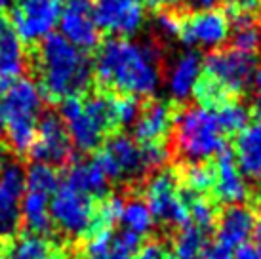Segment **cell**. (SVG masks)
<instances>
[{
    "label": "cell",
    "instance_id": "cell-25",
    "mask_svg": "<svg viewBox=\"0 0 261 259\" xmlns=\"http://www.w3.org/2000/svg\"><path fill=\"white\" fill-rule=\"evenodd\" d=\"M8 259H67V252L61 242L51 238L19 232L17 238L10 242Z\"/></svg>",
    "mask_w": 261,
    "mask_h": 259
},
{
    "label": "cell",
    "instance_id": "cell-19",
    "mask_svg": "<svg viewBox=\"0 0 261 259\" xmlns=\"http://www.w3.org/2000/svg\"><path fill=\"white\" fill-rule=\"evenodd\" d=\"M27 69V50L6 15L0 19V94Z\"/></svg>",
    "mask_w": 261,
    "mask_h": 259
},
{
    "label": "cell",
    "instance_id": "cell-47",
    "mask_svg": "<svg viewBox=\"0 0 261 259\" xmlns=\"http://www.w3.org/2000/svg\"><path fill=\"white\" fill-rule=\"evenodd\" d=\"M4 149H6V145L2 143L0 145V172H2V160H4V152L2 151H4Z\"/></svg>",
    "mask_w": 261,
    "mask_h": 259
},
{
    "label": "cell",
    "instance_id": "cell-22",
    "mask_svg": "<svg viewBox=\"0 0 261 259\" xmlns=\"http://www.w3.org/2000/svg\"><path fill=\"white\" fill-rule=\"evenodd\" d=\"M202 76V58L195 50L183 51L175 59L168 74V90L177 101L189 99L195 92L196 82Z\"/></svg>",
    "mask_w": 261,
    "mask_h": 259
},
{
    "label": "cell",
    "instance_id": "cell-41",
    "mask_svg": "<svg viewBox=\"0 0 261 259\" xmlns=\"http://www.w3.org/2000/svg\"><path fill=\"white\" fill-rule=\"evenodd\" d=\"M143 2L152 10H172V8L179 6L183 0H143Z\"/></svg>",
    "mask_w": 261,
    "mask_h": 259
},
{
    "label": "cell",
    "instance_id": "cell-37",
    "mask_svg": "<svg viewBox=\"0 0 261 259\" xmlns=\"http://www.w3.org/2000/svg\"><path fill=\"white\" fill-rule=\"evenodd\" d=\"M132 259H170V253L164 244H160L156 240H149L139 246Z\"/></svg>",
    "mask_w": 261,
    "mask_h": 259
},
{
    "label": "cell",
    "instance_id": "cell-36",
    "mask_svg": "<svg viewBox=\"0 0 261 259\" xmlns=\"http://www.w3.org/2000/svg\"><path fill=\"white\" fill-rule=\"evenodd\" d=\"M156 27L164 36H179V29H181V17L175 15L174 12L162 10L156 17Z\"/></svg>",
    "mask_w": 261,
    "mask_h": 259
},
{
    "label": "cell",
    "instance_id": "cell-21",
    "mask_svg": "<svg viewBox=\"0 0 261 259\" xmlns=\"http://www.w3.org/2000/svg\"><path fill=\"white\" fill-rule=\"evenodd\" d=\"M63 185L74 189L82 194L99 200L105 194H109V179L99 170L95 160H73L63 170Z\"/></svg>",
    "mask_w": 261,
    "mask_h": 259
},
{
    "label": "cell",
    "instance_id": "cell-18",
    "mask_svg": "<svg viewBox=\"0 0 261 259\" xmlns=\"http://www.w3.org/2000/svg\"><path fill=\"white\" fill-rule=\"evenodd\" d=\"M174 107L166 101H149L134 124V139L139 145L164 143L174 130Z\"/></svg>",
    "mask_w": 261,
    "mask_h": 259
},
{
    "label": "cell",
    "instance_id": "cell-13",
    "mask_svg": "<svg viewBox=\"0 0 261 259\" xmlns=\"http://www.w3.org/2000/svg\"><path fill=\"white\" fill-rule=\"evenodd\" d=\"M25 194V168L15 160L0 172V238L14 240L21 232V202Z\"/></svg>",
    "mask_w": 261,
    "mask_h": 259
},
{
    "label": "cell",
    "instance_id": "cell-3",
    "mask_svg": "<svg viewBox=\"0 0 261 259\" xmlns=\"http://www.w3.org/2000/svg\"><path fill=\"white\" fill-rule=\"evenodd\" d=\"M58 105V113L65 122L74 151H97L105 143V137L116 134L118 130L115 116V95L105 92L73 95Z\"/></svg>",
    "mask_w": 261,
    "mask_h": 259
},
{
    "label": "cell",
    "instance_id": "cell-24",
    "mask_svg": "<svg viewBox=\"0 0 261 259\" xmlns=\"http://www.w3.org/2000/svg\"><path fill=\"white\" fill-rule=\"evenodd\" d=\"M21 232L46 238L56 235V227L50 216V194L25 189L21 202Z\"/></svg>",
    "mask_w": 261,
    "mask_h": 259
},
{
    "label": "cell",
    "instance_id": "cell-8",
    "mask_svg": "<svg viewBox=\"0 0 261 259\" xmlns=\"http://www.w3.org/2000/svg\"><path fill=\"white\" fill-rule=\"evenodd\" d=\"M95 200L67 185H59L50 200V216L56 230L71 240L86 238L94 225Z\"/></svg>",
    "mask_w": 261,
    "mask_h": 259
},
{
    "label": "cell",
    "instance_id": "cell-43",
    "mask_svg": "<svg viewBox=\"0 0 261 259\" xmlns=\"http://www.w3.org/2000/svg\"><path fill=\"white\" fill-rule=\"evenodd\" d=\"M254 237H255V244H257L261 248V202L257 204V216H255Z\"/></svg>",
    "mask_w": 261,
    "mask_h": 259
},
{
    "label": "cell",
    "instance_id": "cell-23",
    "mask_svg": "<svg viewBox=\"0 0 261 259\" xmlns=\"http://www.w3.org/2000/svg\"><path fill=\"white\" fill-rule=\"evenodd\" d=\"M232 152L244 177L261 183V118L250 122L237 136Z\"/></svg>",
    "mask_w": 261,
    "mask_h": 259
},
{
    "label": "cell",
    "instance_id": "cell-35",
    "mask_svg": "<svg viewBox=\"0 0 261 259\" xmlns=\"http://www.w3.org/2000/svg\"><path fill=\"white\" fill-rule=\"evenodd\" d=\"M143 151V162L149 170H162L164 164L170 159V151H168L166 143H152V145H141Z\"/></svg>",
    "mask_w": 261,
    "mask_h": 259
},
{
    "label": "cell",
    "instance_id": "cell-12",
    "mask_svg": "<svg viewBox=\"0 0 261 259\" xmlns=\"http://www.w3.org/2000/svg\"><path fill=\"white\" fill-rule=\"evenodd\" d=\"M189 48L218 50L231 38V21L223 10H196L181 17V29L177 36Z\"/></svg>",
    "mask_w": 261,
    "mask_h": 259
},
{
    "label": "cell",
    "instance_id": "cell-16",
    "mask_svg": "<svg viewBox=\"0 0 261 259\" xmlns=\"http://www.w3.org/2000/svg\"><path fill=\"white\" fill-rule=\"evenodd\" d=\"M212 193L216 200L227 206H237L248 198V183L244 173L240 172L234 152L225 147L214 160V187Z\"/></svg>",
    "mask_w": 261,
    "mask_h": 259
},
{
    "label": "cell",
    "instance_id": "cell-11",
    "mask_svg": "<svg viewBox=\"0 0 261 259\" xmlns=\"http://www.w3.org/2000/svg\"><path fill=\"white\" fill-rule=\"evenodd\" d=\"M257 61L254 54L239 50H216L202 59V74L225 88L231 97L242 94L254 79Z\"/></svg>",
    "mask_w": 261,
    "mask_h": 259
},
{
    "label": "cell",
    "instance_id": "cell-4",
    "mask_svg": "<svg viewBox=\"0 0 261 259\" xmlns=\"http://www.w3.org/2000/svg\"><path fill=\"white\" fill-rule=\"evenodd\" d=\"M2 97L4 145L17 157H27L37 139L38 116L44 111V97L29 79H15Z\"/></svg>",
    "mask_w": 261,
    "mask_h": 259
},
{
    "label": "cell",
    "instance_id": "cell-34",
    "mask_svg": "<svg viewBox=\"0 0 261 259\" xmlns=\"http://www.w3.org/2000/svg\"><path fill=\"white\" fill-rule=\"evenodd\" d=\"M139 113H141V105H139L138 97H134V95H115V116L118 128L136 124Z\"/></svg>",
    "mask_w": 261,
    "mask_h": 259
},
{
    "label": "cell",
    "instance_id": "cell-5",
    "mask_svg": "<svg viewBox=\"0 0 261 259\" xmlns=\"http://www.w3.org/2000/svg\"><path fill=\"white\" fill-rule=\"evenodd\" d=\"M175 149L189 162H206L225 149V132L216 109L193 105L174 118Z\"/></svg>",
    "mask_w": 261,
    "mask_h": 259
},
{
    "label": "cell",
    "instance_id": "cell-31",
    "mask_svg": "<svg viewBox=\"0 0 261 259\" xmlns=\"http://www.w3.org/2000/svg\"><path fill=\"white\" fill-rule=\"evenodd\" d=\"M181 179L185 189L191 193L204 194L214 187V164L204 162H189L181 172Z\"/></svg>",
    "mask_w": 261,
    "mask_h": 259
},
{
    "label": "cell",
    "instance_id": "cell-15",
    "mask_svg": "<svg viewBox=\"0 0 261 259\" xmlns=\"http://www.w3.org/2000/svg\"><path fill=\"white\" fill-rule=\"evenodd\" d=\"M58 23L61 36L79 50H97L101 31L94 19V0H63Z\"/></svg>",
    "mask_w": 261,
    "mask_h": 259
},
{
    "label": "cell",
    "instance_id": "cell-9",
    "mask_svg": "<svg viewBox=\"0 0 261 259\" xmlns=\"http://www.w3.org/2000/svg\"><path fill=\"white\" fill-rule=\"evenodd\" d=\"M95 164L109 181H136L147 173L141 145L130 136L113 134L95 151Z\"/></svg>",
    "mask_w": 261,
    "mask_h": 259
},
{
    "label": "cell",
    "instance_id": "cell-6",
    "mask_svg": "<svg viewBox=\"0 0 261 259\" xmlns=\"http://www.w3.org/2000/svg\"><path fill=\"white\" fill-rule=\"evenodd\" d=\"M27 157L33 162H42L56 170H65L73 160H76L67 126L56 109L44 107L40 113L37 124V139Z\"/></svg>",
    "mask_w": 261,
    "mask_h": 259
},
{
    "label": "cell",
    "instance_id": "cell-26",
    "mask_svg": "<svg viewBox=\"0 0 261 259\" xmlns=\"http://www.w3.org/2000/svg\"><path fill=\"white\" fill-rule=\"evenodd\" d=\"M210 232L193 223L179 229L174 242V259H204V252L210 244Z\"/></svg>",
    "mask_w": 261,
    "mask_h": 259
},
{
    "label": "cell",
    "instance_id": "cell-33",
    "mask_svg": "<svg viewBox=\"0 0 261 259\" xmlns=\"http://www.w3.org/2000/svg\"><path fill=\"white\" fill-rule=\"evenodd\" d=\"M231 35L232 50L244 51V54H255L261 46V29L257 21L244 23V25H234Z\"/></svg>",
    "mask_w": 261,
    "mask_h": 259
},
{
    "label": "cell",
    "instance_id": "cell-10",
    "mask_svg": "<svg viewBox=\"0 0 261 259\" xmlns=\"http://www.w3.org/2000/svg\"><path fill=\"white\" fill-rule=\"evenodd\" d=\"M61 6V0H12L4 15L19 40L33 46L56 27Z\"/></svg>",
    "mask_w": 261,
    "mask_h": 259
},
{
    "label": "cell",
    "instance_id": "cell-17",
    "mask_svg": "<svg viewBox=\"0 0 261 259\" xmlns=\"http://www.w3.org/2000/svg\"><path fill=\"white\" fill-rule=\"evenodd\" d=\"M141 246V237L130 230H101L84 238L79 259H132Z\"/></svg>",
    "mask_w": 261,
    "mask_h": 259
},
{
    "label": "cell",
    "instance_id": "cell-20",
    "mask_svg": "<svg viewBox=\"0 0 261 259\" xmlns=\"http://www.w3.org/2000/svg\"><path fill=\"white\" fill-rule=\"evenodd\" d=\"M255 216L254 212L242 204L229 206L216 223V242L229 250H237L239 246L246 244L254 235Z\"/></svg>",
    "mask_w": 261,
    "mask_h": 259
},
{
    "label": "cell",
    "instance_id": "cell-14",
    "mask_svg": "<svg viewBox=\"0 0 261 259\" xmlns=\"http://www.w3.org/2000/svg\"><path fill=\"white\" fill-rule=\"evenodd\" d=\"M94 19L99 31L130 38L145 23L143 0H94Z\"/></svg>",
    "mask_w": 261,
    "mask_h": 259
},
{
    "label": "cell",
    "instance_id": "cell-27",
    "mask_svg": "<svg viewBox=\"0 0 261 259\" xmlns=\"http://www.w3.org/2000/svg\"><path fill=\"white\" fill-rule=\"evenodd\" d=\"M120 225L124 230H130V232L143 238L151 232L152 225H154V217H152L151 210L147 208L145 200L130 198V200H124Z\"/></svg>",
    "mask_w": 261,
    "mask_h": 259
},
{
    "label": "cell",
    "instance_id": "cell-2",
    "mask_svg": "<svg viewBox=\"0 0 261 259\" xmlns=\"http://www.w3.org/2000/svg\"><path fill=\"white\" fill-rule=\"evenodd\" d=\"M27 69L35 72L33 82L48 103L84 95L94 79L88 51L79 50L59 33H50L27 48Z\"/></svg>",
    "mask_w": 261,
    "mask_h": 259
},
{
    "label": "cell",
    "instance_id": "cell-40",
    "mask_svg": "<svg viewBox=\"0 0 261 259\" xmlns=\"http://www.w3.org/2000/svg\"><path fill=\"white\" fill-rule=\"evenodd\" d=\"M252 84H254V105L255 111L259 113L261 116V67L255 71L254 79H252Z\"/></svg>",
    "mask_w": 261,
    "mask_h": 259
},
{
    "label": "cell",
    "instance_id": "cell-44",
    "mask_svg": "<svg viewBox=\"0 0 261 259\" xmlns=\"http://www.w3.org/2000/svg\"><path fill=\"white\" fill-rule=\"evenodd\" d=\"M10 242H12V240H4V238H0V255H4V253H8Z\"/></svg>",
    "mask_w": 261,
    "mask_h": 259
},
{
    "label": "cell",
    "instance_id": "cell-30",
    "mask_svg": "<svg viewBox=\"0 0 261 259\" xmlns=\"http://www.w3.org/2000/svg\"><path fill=\"white\" fill-rule=\"evenodd\" d=\"M216 113H218V120L225 136H239L250 124V111L234 99L223 103L221 107L216 109Z\"/></svg>",
    "mask_w": 261,
    "mask_h": 259
},
{
    "label": "cell",
    "instance_id": "cell-7",
    "mask_svg": "<svg viewBox=\"0 0 261 259\" xmlns=\"http://www.w3.org/2000/svg\"><path fill=\"white\" fill-rule=\"evenodd\" d=\"M145 204L156 221L185 227L189 219V206L185 191L179 189V177L174 170H156L145 185Z\"/></svg>",
    "mask_w": 261,
    "mask_h": 259
},
{
    "label": "cell",
    "instance_id": "cell-45",
    "mask_svg": "<svg viewBox=\"0 0 261 259\" xmlns=\"http://www.w3.org/2000/svg\"><path fill=\"white\" fill-rule=\"evenodd\" d=\"M0 137H4V111H2V99H0Z\"/></svg>",
    "mask_w": 261,
    "mask_h": 259
},
{
    "label": "cell",
    "instance_id": "cell-42",
    "mask_svg": "<svg viewBox=\"0 0 261 259\" xmlns=\"http://www.w3.org/2000/svg\"><path fill=\"white\" fill-rule=\"evenodd\" d=\"M191 6L196 8V10H212V8L218 6L219 0H189Z\"/></svg>",
    "mask_w": 261,
    "mask_h": 259
},
{
    "label": "cell",
    "instance_id": "cell-1",
    "mask_svg": "<svg viewBox=\"0 0 261 259\" xmlns=\"http://www.w3.org/2000/svg\"><path fill=\"white\" fill-rule=\"evenodd\" d=\"M94 79L99 92L147 97L160 86V50L154 42H134L111 36L97 46Z\"/></svg>",
    "mask_w": 261,
    "mask_h": 259
},
{
    "label": "cell",
    "instance_id": "cell-39",
    "mask_svg": "<svg viewBox=\"0 0 261 259\" xmlns=\"http://www.w3.org/2000/svg\"><path fill=\"white\" fill-rule=\"evenodd\" d=\"M234 259H261V248L255 242H246L234 250Z\"/></svg>",
    "mask_w": 261,
    "mask_h": 259
},
{
    "label": "cell",
    "instance_id": "cell-38",
    "mask_svg": "<svg viewBox=\"0 0 261 259\" xmlns=\"http://www.w3.org/2000/svg\"><path fill=\"white\" fill-rule=\"evenodd\" d=\"M204 259H234V252L218 242H210L204 252Z\"/></svg>",
    "mask_w": 261,
    "mask_h": 259
},
{
    "label": "cell",
    "instance_id": "cell-48",
    "mask_svg": "<svg viewBox=\"0 0 261 259\" xmlns=\"http://www.w3.org/2000/svg\"><path fill=\"white\" fill-rule=\"evenodd\" d=\"M0 259H8V255L4 253V255H0Z\"/></svg>",
    "mask_w": 261,
    "mask_h": 259
},
{
    "label": "cell",
    "instance_id": "cell-32",
    "mask_svg": "<svg viewBox=\"0 0 261 259\" xmlns=\"http://www.w3.org/2000/svg\"><path fill=\"white\" fill-rule=\"evenodd\" d=\"M261 12V0H225V15L229 17L231 27L257 21Z\"/></svg>",
    "mask_w": 261,
    "mask_h": 259
},
{
    "label": "cell",
    "instance_id": "cell-46",
    "mask_svg": "<svg viewBox=\"0 0 261 259\" xmlns=\"http://www.w3.org/2000/svg\"><path fill=\"white\" fill-rule=\"evenodd\" d=\"M10 4H12V0H0V12H2V10H8Z\"/></svg>",
    "mask_w": 261,
    "mask_h": 259
},
{
    "label": "cell",
    "instance_id": "cell-28",
    "mask_svg": "<svg viewBox=\"0 0 261 259\" xmlns=\"http://www.w3.org/2000/svg\"><path fill=\"white\" fill-rule=\"evenodd\" d=\"M61 183V173L59 170L51 168L42 162H33L25 170V189L27 191H37L44 194H54L59 189Z\"/></svg>",
    "mask_w": 261,
    "mask_h": 259
},
{
    "label": "cell",
    "instance_id": "cell-29",
    "mask_svg": "<svg viewBox=\"0 0 261 259\" xmlns=\"http://www.w3.org/2000/svg\"><path fill=\"white\" fill-rule=\"evenodd\" d=\"M185 200L189 206V223L200 227L202 230L212 232V229L218 223V208L212 200H208L202 194L191 193L185 189Z\"/></svg>",
    "mask_w": 261,
    "mask_h": 259
}]
</instances>
